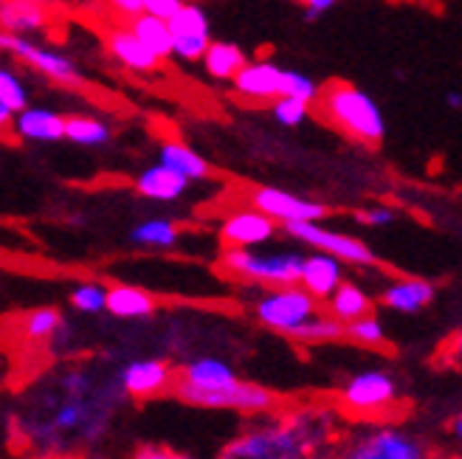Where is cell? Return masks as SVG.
Here are the masks:
<instances>
[{"instance_id":"cell-1","label":"cell","mask_w":462,"mask_h":459,"mask_svg":"<svg viewBox=\"0 0 462 459\" xmlns=\"http://www.w3.org/2000/svg\"><path fill=\"white\" fill-rule=\"evenodd\" d=\"M125 403L119 375L90 366H68L45 375L23 398L17 423L23 443L42 454H68L99 443Z\"/></svg>"},{"instance_id":"cell-2","label":"cell","mask_w":462,"mask_h":459,"mask_svg":"<svg viewBox=\"0 0 462 459\" xmlns=\"http://www.w3.org/2000/svg\"><path fill=\"white\" fill-rule=\"evenodd\" d=\"M336 406H282L231 437L215 459H316L338 443Z\"/></svg>"},{"instance_id":"cell-3","label":"cell","mask_w":462,"mask_h":459,"mask_svg":"<svg viewBox=\"0 0 462 459\" xmlns=\"http://www.w3.org/2000/svg\"><path fill=\"white\" fill-rule=\"evenodd\" d=\"M321 113L333 127H338L353 142L378 147L386 135V122L378 102L350 82H330L319 94Z\"/></svg>"},{"instance_id":"cell-4","label":"cell","mask_w":462,"mask_h":459,"mask_svg":"<svg viewBox=\"0 0 462 459\" xmlns=\"http://www.w3.org/2000/svg\"><path fill=\"white\" fill-rule=\"evenodd\" d=\"M302 251H257V248H223L220 268L231 280L257 288H288L299 285Z\"/></svg>"},{"instance_id":"cell-5","label":"cell","mask_w":462,"mask_h":459,"mask_svg":"<svg viewBox=\"0 0 462 459\" xmlns=\"http://www.w3.org/2000/svg\"><path fill=\"white\" fill-rule=\"evenodd\" d=\"M401 400L398 381L386 370H361L350 375L336 392V411L356 420H375L389 415Z\"/></svg>"},{"instance_id":"cell-6","label":"cell","mask_w":462,"mask_h":459,"mask_svg":"<svg viewBox=\"0 0 462 459\" xmlns=\"http://www.w3.org/2000/svg\"><path fill=\"white\" fill-rule=\"evenodd\" d=\"M170 395H175L180 403H189L198 409H228V411H237V415H248V418H265L285 406L280 392H273V389H268L263 383L243 381V378H237L235 383H228L223 389H215V392H198V389L180 386L172 381Z\"/></svg>"},{"instance_id":"cell-7","label":"cell","mask_w":462,"mask_h":459,"mask_svg":"<svg viewBox=\"0 0 462 459\" xmlns=\"http://www.w3.org/2000/svg\"><path fill=\"white\" fill-rule=\"evenodd\" d=\"M316 459H429L426 443L401 426H373Z\"/></svg>"},{"instance_id":"cell-8","label":"cell","mask_w":462,"mask_h":459,"mask_svg":"<svg viewBox=\"0 0 462 459\" xmlns=\"http://www.w3.org/2000/svg\"><path fill=\"white\" fill-rule=\"evenodd\" d=\"M321 310V302H316L308 290L299 285L288 288H268L257 296L254 302V318L271 333L291 335L299 325H305L308 318H313Z\"/></svg>"},{"instance_id":"cell-9","label":"cell","mask_w":462,"mask_h":459,"mask_svg":"<svg viewBox=\"0 0 462 459\" xmlns=\"http://www.w3.org/2000/svg\"><path fill=\"white\" fill-rule=\"evenodd\" d=\"M0 51L14 57L17 62L29 65L32 71L42 74L45 79H51L57 85H65V87H79L85 85V74L82 68L51 45H42L32 37H20V34H6L0 32Z\"/></svg>"},{"instance_id":"cell-10","label":"cell","mask_w":462,"mask_h":459,"mask_svg":"<svg viewBox=\"0 0 462 459\" xmlns=\"http://www.w3.org/2000/svg\"><path fill=\"white\" fill-rule=\"evenodd\" d=\"M282 228H285V234L293 237L296 243H302L313 251H321V254H330L344 265H358V268H375L378 265V257L373 254V248L353 234L333 232V228L321 225V223H291Z\"/></svg>"},{"instance_id":"cell-11","label":"cell","mask_w":462,"mask_h":459,"mask_svg":"<svg viewBox=\"0 0 462 459\" xmlns=\"http://www.w3.org/2000/svg\"><path fill=\"white\" fill-rule=\"evenodd\" d=\"M248 206L251 209L263 212L271 217L276 225H291V223H321L330 209L325 203L310 200V197H299L293 192L276 189V187H257L248 192Z\"/></svg>"},{"instance_id":"cell-12","label":"cell","mask_w":462,"mask_h":459,"mask_svg":"<svg viewBox=\"0 0 462 459\" xmlns=\"http://www.w3.org/2000/svg\"><path fill=\"white\" fill-rule=\"evenodd\" d=\"M172 37V57L180 62H200L212 42V20L200 4H183V9L167 20Z\"/></svg>"},{"instance_id":"cell-13","label":"cell","mask_w":462,"mask_h":459,"mask_svg":"<svg viewBox=\"0 0 462 459\" xmlns=\"http://www.w3.org/2000/svg\"><path fill=\"white\" fill-rule=\"evenodd\" d=\"M119 386L125 398L150 400L158 395H170L175 381V366L167 358H133L119 366Z\"/></svg>"},{"instance_id":"cell-14","label":"cell","mask_w":462,"mask_h":459,"mask_svg":"<svg viewBox=\"0 0 462 459\" xmlns=\"http://www.w3.org/2000/svg\"><path fill=\"white\" fill-rule=\"evenodd\" d=\"M276 232H280V225L248 206V209H237L220 220L217 237L223 248H260L271 243Z\"/></svg>"},{"instance_id":"cell-15","label":"cell","mask_w":462,"mask_h":459,"mask_svg":"<svg viewBox=\"0 0 462 459\" xmlns=\"http://www.w3.org/2000/svg\"><path fill=\"white\" fill-rule=\"evenodd\" d=\"M285 68L273 60H248L240 74L231 79V87L240 99L248 102H273L282 96Z\"/></svg>"},{"instance_id":"cell-16","label":"cell","mask_w":462,"mask_h":459,"mask_svg":"<svg viewBox=\"0 0 462 459\" xmlns=\"http://www.w3.org/2000/svg\"><path fill=\"white\" fill-rule=\"evenodd\" d=\"M12 130L20 142L29 144H57L65 142V113L49 105H29L14 113Z\"/></svg>"},{"instance_id":"cell-17","label":"cell","mask_w":462,"mask_h":459,"mask_svg":"<svg viewBox=\"0 0 462 459\" xmlns=\"http://www.w3.org/2000/svg\"><path fill=\"white\" fill-rule=\"evenodd\" d=\"M341 282H344V262H338L330 254H321V251L305 254L302 271H299V288L308 290L316 302H328L330 293Z\"/></svg>"},{"instance_id":"cell-18","label":"cell","mask_w":462,"mask_h":459,"mask_svg":"<svg viewBox=\"0 0 462 459\" xmlns=\"http://www.w3.org/2000/svg\"><path fill=\"white\" fill-rule=\"evenodd\" d=\"M437 296V288L429 280H418V277H401L392 280L381 293H378V305L392 310V313H420L426 310Z\"/></svg>"},{"instance_id":"cell-19","label":"cell","mask_w":462,"mask_h":459,"mask_svg":"<svg viewBox=\"0 0 462 459\" xmlns=\"http://www.w3.org/2000/svg\"><path fill=\"white\" fill-rule=\"evenodd\" d=\"M237 378L240 375L235 372V366L220 361V358H212V355L187 361V363L175 370V383L198 389V392H215V389H223L228 383H235Z\"/></svg>"},{"instance_id":"cell-20","label":"cell","mask_w":462,"mask_h":459,"mask_svg":"<svg viewBox=\"0 0 462 459\" xmlns=\"http://www.w3.org/2000/svg\"><path fill=\"white\" fill-rule=\"evenodd\" d=\"M133 189L142 197L155 200V203H175V200H180L183 195L189 192V180L180 178L178 172H172L170 167L158 164V161H155V164L144 167L142 172L135 175Z\"/></svg>"},{"instance_id":"cell-21","label":"cell","mask_w":462,"mask_h":459,"mask_svg":"<svg viewBox=\"0 0 462 459\" xmlns=\"http://www.w3.org/2000/svg\"><path fill=\"white\" fill-rule=\"evenodd\" d=\"M105 45H107V54L119 62L125 71L130 74H155L158 71V60L144 49L138 37L130 32V26H122V29H110L107 37H105Z\"/></svg>"},{"instance_id":"cell-22","label":"cell","mask_w":462,"mask_h":459,"mask_svg":"<svg viewBox=\"0 0 462 459\" xmlns=\"http://www.w3.org/2000/svg\"><path fill=\"white\" fill-rule=\"evenodd\" d=\"M51 23V14L34 0H0V32L32 37Z\"/></svg>"},{"instance_id":"cell-23","label":"cell","mask_w":462,"mask_h":459,"mask_svg":"<svg viewBox=\"0 0 462 459\" xmlns=\"http://www.w3.org/2000/svg\"><path fill=\"white\" fill-rule=\"evenodd\" d=\"M158 310V299L144 288L135 285H113L105 296V313L116 318H150Z\"/></svg>"},{"instance_id":"cell-24","label":"cell","mask_w":462,"mask_h":459,"mask_svg":"<svg viewBox=\"0 0 462 459\" xmlns=\"http://www.w3.org/2000/svg\"><path fill=\"white\" fill-rule=\"evenodd\" d=\"M158 164L170 167L172 172H178L180 178H187L189 183L206 180L212 175L209 161H206L198 150H192L189 144H183V142H161Z\"/></svg>"},{"instance_id":"cell-25","label":"cell","mask_w":462,"mask_h":459,"mask_svg":"<svg viewBox=\"0 0 462 459\" xmlns=\"http://www.w3.org/2000/svg\"><path fill=\"white\" fill-rule=\"evenodd\" d=\"M200 62H203V71L209 74L212 79L231 82L240 74V68H245L248 54L231 40H212L209 49H206V54L200 57Z\"/></svg>"},{"instance_id":"cell-26","label":"cell","mask_w":462,"mask_h":459,"mask_svg":"<svg viewBox=\"0 0 462 459\" xmlns=\"http://www.w3.org/2000/svg\"><path fill=\"white\" fill-rule=\"evenodd\" d=\"M325 305H328V313L336 321H341V325H350V321H356V318H361L366 313H373V296H369L361 285L344 280L330 293V299Z\"/></svg>"},{"instance_id":"cell-27","label":"cell","mask_w":462,"mask_h":459,"mask_svg":"<svg viewBox=\"0 0 462 459\" xmlns=\"http://www.w3.org/2000/svg\"><path fill=\"white\" fill-rule=\"evenodd\" d=\"M65 142L88 150H99L113 142V127L99 116L71 113V116H65Z\"/></svg>"},{"instance_id":"cell-28","label":"cell","mask_w":462,"mask_h":459,"mask_svg":"<svg viewBox=\"0 0 462 459\" xmlns=\"http://www.w3.org/2000/svg\"><path fill=\"white\" fill-rule=\"evenodd\" d=\"M65 325V318H62V310L57 308H37V310H29V313H23L17 316V335L20 341H26V344H49L51 347V341L57 335V330Z\"/></svg>"},{"instance_id":"cell-29","label":"cell","mask_w":462,"mask_h":459,"mask_svg":"<svg viewBox=\"0 0 462 459\" xmlns=\"http://www.w3.org/2000/svg\"><path fill=\"white\" fill-rule=\"evenodd\" d=\"M130 32L138 37V42H142L158 62L172 57V37H170L167 20H158L152 14H138L130 20Z\"/></svg>"},{"instance_id":"cell-30","label":"cell","mask_w":462,"mask_h":459,"mask_svg":"<svg viewBox=\"0 0 462 459\" xmlns=\"http://www.w3.org/2000/svg\"><path fill=\"white\" fill-rule=\"evenodd\" d=\"M178 240H180V225L170 217H150L130 228V243L138 248L164 251L178 245Z\"/></svg>"},{"instance_id":"cell-31","label":"cell","mask_w":462,"mask_h":459,"mask_svg":"<svg viewBox=\"0 0 462 459\" xmlns=\"http://www.w3.org/2000/svg\"><path fill=\"white\" fill-rule=\"evenodd\" d=\"M291 341L305 344V347H316V344H333L344 341V325L336 321L328 310H319L313 318H308L305 325H299L291 335Z\"/></svg>"},{"instance_id":"cell-32","label":"cell","mask_w":462,"mask_h":459,"mask_svg":"<svg viewBox=\"0 0 462 459\" xmlns=\"http://www.w3.org/2000/svg\"><path fill=\"white\" fill-rule=\"evenodd\" d=\"M344 338L358 344V347H369V350H381L386 347V330H383V321L375 313H366L350 325H344Z\"/></svg>"},{"instance_id":"cell-33","label":"cell","mask_w":462,"mask_h":459,"mask_svg":"<svg viewBox=\"0 0 462 459\" xmlns=\"http://www.w3.org/2000/svg\"><path fill=\"white\" fill-rule=\"evenodd\" d=\"M0 105H4L9 113H20L32 105V96H29V85L23 82V77L12 68L0 65Z\"/></svg>"},{"instance_id":"cell-34","label":"cell","mask_w":462,"mask_h":459,"mask_svg":"<svg viewBox=\"0 0 462 459\" xmlns=\"http://www.w3.org/2000/svg\"><path fill=\"white\" fill-rule=\"evenodd\" d=\"M105 296H107V288L105 285H97V282H82L71 290L68 296V302L77 313H85V316H97V313H105Z\"/></svg>"},{"instance_id":"cell-35","label":"cell","mask_w":462,"mask_h":459,"mask_svg":"<svg viewBox=\"0 0 462 459\" xmlns=\"http://www.w3.org/2000/svg\"><path fill=\"white\" fill-rule=\"evenodd\" d=\"M321 94V85L316 79H310L302 71H293V68H285V79H282V96H293V99H302L308 105L319 102Z\"/></svg>"},{"instance_id":"cell-36","label":"cell","mask_w":462,"mask_h":459,"mask_svg":"<svg viewBox=\"0 0 462 459\" xmlns=\"http://www.w3.org/2000/svg\"><path fill=\"white\" fill-rule=\"evenodd\" d=\"M271 113L282 127H299L310 116V105L302 99H293V96H280L271 102Z\"/></svg>"},{"instance_id":"cell-37","label":"cell","mask_w":462,"mask_h":459,"mask_svg":"<svg viewBox=\"0 0 462 459\" xmlns=\"http://www.w3.org/2000/svg\"><path fill=\"white\" fill-rule=\"evenodd\" d=\"M358 223L369 225V228H386L398 220V212L395 209H389V206H373V209H364L356 215Z\"/></svg>"},{"instance_id":"cell-38","label":"cell","mask_w":462,"mask_h":459,"mask_svg":"<svg viewBox=\"0 0 462 459\" xmlns=\"http://www.w3.org/2000/svg\"><path fill=\"white\" fill-rule=\"evenodd\" d=\"M130 459H195L189 454H183V451H175L170 445H155V443H147V445H138L133 451Z\"/></svg>"},{"instance_id":"cell-39","label":"cell","mask_w":462,"mask_h":459,"mask_svg":"<svg viewBox=\"0 0 462 459\" xmlns=\"http://www.w3.org/2000/svg\"><path fill=\"white\" fill-rule=\"evenodd\" d=\"M183 4H187V0H144V14H152L158 20H170L183 9Z\"/></svg>"},{"instance_id":"cell-40","label":"cell","mask_w":462,"mask_h":459,"mask_svg":"<svg viewBox=\"0 0 462 459\" xmlns=\"http://www.w3.org/2000/svg\"><path fill=\"white\" fill-rule=\"evenodd\" d=\"M107 6L116 9L119 14H125L127 20L144 14V0H107Z\"/></svg>"},{"instance_id":"cell-41","label":"cell","mask_w":462,"mask_h":459,"mask_svg":"<svg viewBox=\"0 0 462 459\" xmlns=\"http://www.w3.org/2000/svg\"><path fill=\"white\" fill-rule=\"evenodd\" d=\"M302 4H305V20H316L325 12H330L338 0H302Z\"/></svg>"},{"instance_id":"cell-42","label":"cell","mask_w":462,"mask_h":459,"mask_svg":"<svg viewBox=\"0 0 462 459\" xmlns=\"http://www.w3.org/2000/svg\"><path fill=\"white\" fill-rule=\"evenodd\" d=\"M448 431H451V437L462 445V409L454 415V420H451V426H448Z\"/></svg>"},{"instance_id":"cell-43","label":"cell","mask_w":462,"mask_h":459,"mask_svg":"<svg viewBox=\"0 0 462 459\" xmlns=\"http://www.w3.org/2000/svg\"><path fill=\"white\" fill-rule=\"evenodd\" d=\"M451 355L457 358V361H462V325H459V330H457V335L451 338Z\"/></svg>"},{"instance_id":"cell-44","label":"cell","mask_w":462,"mask_h":459,"mask_svg":"<svg viewBox=\"0 0 462 459\" xmlns=\"http://www.w3.org/2000/svg\"><path fill=\"white\" fill-rule=\"evenodd\" d=\"M12 119H14V113H9L4 105H0V133H4L6 127H12Z\"/></svg>"},{"instance_id":"cell-45","label":"cell","mask_w":462,"mask_h":459,"mask_svg":"<svg viewBox=\"0 0 462 459\" xmlns=\"http://www.w3.org/2000/svg\"><path fill=\"white\" fill-rule=\"evenodd\" d=\"M446 105L454 107V110H462V94H457V90H451V94L446 96Z\"/></svg>"},{"instance_id":"cell-46","label":"cell","mask_w":462,"mask_h":459,"mask_svg":"<svg viewBox=\"0 0 462 459\" xmlns=\"http://www.w3.org/2000/svg\"><path fill=\"white\" fill-rule=\"evenodd\" d=\"M34 4H40V6H45V9H49V6L60 4V0H34Z\"/></svg>"}]
</instances>
